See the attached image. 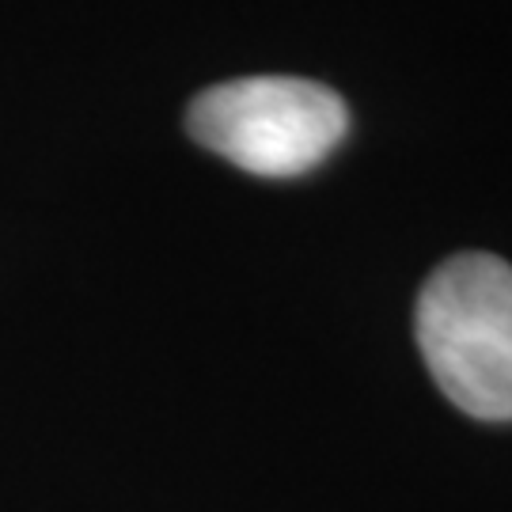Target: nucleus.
<instances>
[{
  "label": "nucleus",
  "instance_id": "1",
  "mask_svg": "<svg viewBox=\"0 0 512 512\" xmlns=\"http://www.w3.org/2000/svg\"><path fill=\"white\" fill-rule=\"evenodd\" d=\"M414 330L429 376L478 421H512V266L456 255L421 285Z\"/></svg>",
  "mask_w": 512,
  "mask_h": 512
},
{
  "label": "nucleus",
  "instance_id": "2",
  "mask_svg": "<svg viewBox=\"0 0 512 512\" xmlns=\"http://www.w3.org/2000/svg\"><path fill=\"white\" fill-rule=\"evenodd\" d=\"M186 129L202 148L258 179H296L342 145L349 107L304 76H239L205 88Z\"/></svg>",
  "mask_w": 512,
  "mask_h": 512
}]
</instances>
